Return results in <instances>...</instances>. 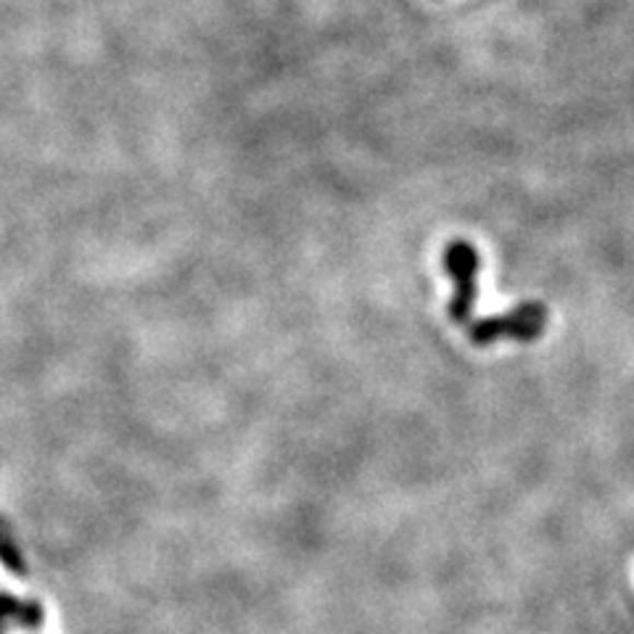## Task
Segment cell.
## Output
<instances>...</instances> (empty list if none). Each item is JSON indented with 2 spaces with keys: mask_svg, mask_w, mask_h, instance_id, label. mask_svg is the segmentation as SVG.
<instances>
[{
  "mask_svg": "<svg viewBox=\"0 0 634 634\" xmlns=\"http://www.w3.org/2000/svg\"><path fill=\"white\" fill-rule=\"evenodd\" d=\"M544 307L542 304H524L516 313L486 317V320L473 322L471 339L476 344H492L500 336H516L521 341H531L542 333L544 328Z\"/></svg>",
  "mask_w": 634,
  "mask_h": 634,
  "instance_id": "cell-1",
  "label": "cell"
},
{
  "mask_svg": "<svg viewBox=\"0 0 634 634\" xmlns=\"http://www.w3.org/2000/svg\"><path fill=\"white\" fill-rule=\"evenodd\" d=\"M447 270L453 272L458 291H455V300L449 304V315L460 326H473V302H476V268H479V259L476 251L466 244H453L447 251Z\"/></svg>",
  "mask_w": 634,
  "mask_h": 634,
  "instance_id": "cell-2",
  "label": "cell"
}]
</instances>
